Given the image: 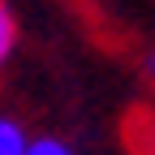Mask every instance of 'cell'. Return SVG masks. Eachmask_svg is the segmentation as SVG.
Returning a JSON list of instances; mask_svg holds the SVG:
<instances>
[{
  "label": "cell",
  "instance_id": "cell-1",
  "mask_svg": "<svg viewBox=\"0 0 155 155\" xmlns=\"http://www.w3.org/2000/svg\"><path fill=\"white\" fill-rule=\"evenodd\" d=\"M26 142H30V138L22 134V125L0 116V155H22V151H26Z\"/></svg>",
  "mask_w": 155,
  "mask_h": 155
},
{
  "label": "cell",
  "instance_id": "cell-2",
  "mask_svg": "<svg viewBox=\"0 0 155 155\" xmlns=\"http://www.w3.org/2000/svg\"><path fill=\"white\" fill-rule=\"evenodd\" d=\"M13 39H17V35H13V17H9V9H5V5H0V65L9 61Z\"/></svg>",
  "mask_w": 155,
  "mask_h": 155
},
{
  "label": "cell",
  "instance_id": "cell-3",
  "mask_svg": "<svg viewBox=\"0 0 155 155\" xmlns=\"http://www.w3.org/2000/svg\"><path fill=\"white\" fill-rule=\"evenodd\" d=\"M22 155H73L65 142H56V138H39V142H26Z\"/></svg>",
  "mask_w": 155,
  "mask_h": 155
}]
</instances>
